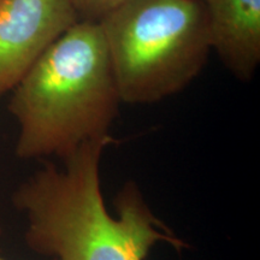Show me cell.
<instances>
[{
    "instance_id": "cell-1",
    "label": "cell",
    "mask_w": 260,
    "mask_h": 260,
    "mask_svg": "<svg viewBox=\"0 0 260 260\" xmlns=\"http://www.w3.org/2000/svg\"><path fill=\"white\" fill-rule=\"evenodd\" d=\"M112 142V136L83 142L61 167L47 162L15 190L12 203L27 220L24 239L32 252L52 260H145L158 243L187 248L134 182L116 195V216L109 212L100 162Z\"/></svg>"
},
{
    "instance_id": "cell-2",
    "label": "cell",
    "mask_w": 260,
    "mask_h": 260,
    "mask_svg": "<svg viewBox=\"0 0 260 260\" xmlns=\"http://www.w3.org/2000/svg\"><path fill=\"white\" fill-rule=\"evenodd\" d=\"M21 159H63L110 135L121 104L98 22L77 21L39 57L12 89Z\"/></svg>"
},
{
    "instance_id": "cell-3",
    "label": "cell",
    "mask_w": 260,
    "mask_h": 260,
    "mask_svg": "<svg viewBox=\"0 0 260 260\" xmlns=\"http://www.w3.org/2000/svg\"><path fill=\"white\" fill-rule=\"evenodd\" d=\"M98 23L122 103L152 104L181 92L211 51L201 0H126Z\"/></svg>"
},
{
    "instance_id": "cell-4",
    "label": "cell",
    "mask_w": 260,
    "mask_h": 260,
    "mask_svg": "<svg viewBox=\"0 0 260 260\" xmlns=\"http://www.w3.org/2000/svg\"><path fill=\"white\" fill-rule=\"evenodd\" d=\"M77 21L70 0H3L0 95L14 89L52 42Z\"/></svg>"
},
{
    "instance_id": "cell-5",
    "label": "cell",
    "mask_w": 260,
    "mask_h": 260,
    "mask_svg": "<svg viewBox=\"0 0 260 260\" xmlns=\"http://www.w3.org/2000/svg\"><path fill=\"white\" fill-rule=\"evenodd\" d=\"M211 50L236 79L249 81L260 61V0H205Z\"/></svg>"
},
{
    "instance_id": "cell-6",
    "label": "cell",
    "mask_w": 260,
    "mask_h": 260,
    "mask_svg": "<svg viewBox=\"0 0 260 260\" xmlns=\"http://www.w3.org/2000/svg\"><path fill=\"white\" fill-rule=\"evenodd\" d=\"M80 21L100 22L126 0H70Z\"/></svg>"
},
{
    "instance_id": "cell-7",
    "label": "cell",
    "mask_w": 260,
    "mask_h": 260,
    "mask_svg": "<svg viewBox=\"0 0 260 260\" xmlns=\"http://www.w3.org/2000/svg\"><path fill=\"white\" fill-rule=\"evenodd\" d=\"M0 260H8V259H5V258H3V256H0Z\"/></svg>"
},
{
    "instance_id": "cell-8",
    "label": "cell",
    "mask_w": 260,
    "mask_h": 260,
    "mask_svg": "<svg viewBox=\"0 0 260 260\" xmlns=\"http://www.w3.org/2000/svg\"><path fill=\"white\" fill-rule=\"evenodd\" d=\"M0 235H2V228H0Z\"/></svg>"
},
{
    "instance_id": "cell-9",
    "label": "cell",
    "mask_w": 260,
    "mask_h": 260,
    "mask_svg": "<svg viewBox=\"0 0 260 260\" xmlns=\"http://www.w3.org/2000/svg\"><path fill=\"white\" fill-rule=\"evenodd\" d=\"M3 2V0H0V3H2Z\"/></svg>"
},
{
    "instance_id": "cell-10",
    "label": "cell",
    "mask_w": 260,
    "mask_h": 260,
    "mask_svg": "<svg viewBox=\"0 0 260 260\" xmlns=\"http://www.w3.org/2000/svg\"><path fill=\"white\" fill-rule=\"evenodd\" d=\"M201 2H205V0H201Z\"/></svg>"
}]
</instances>
